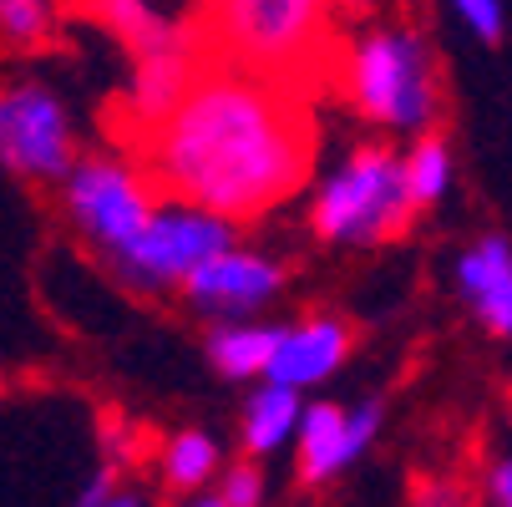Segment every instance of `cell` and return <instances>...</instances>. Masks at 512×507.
<instances>
[{
	"instance_id": "19",
	"label": "cell",
	"mask_w": 512,
	"mask_h": 507,
	"mask_svg": "<svg viewBox=\"0 0 512 507\" xmlns=\"http://www.w3.org/2000/svg\"><path fill=\"white\" fill-rule=\"evenodd\" d=\"M452 11L477 41H502V0H452Z\"/></svg>"
},
{
	"instance_id": "6",
	"label": "cell",
	"mask_w": 512,
	"mask_h": 507,
	"mask_svg": "<svg viewBox=\"0 0 512 507\" xmlns=\"http://www.w3.org/2000/svg\"><path fill=\"white\" fill-rule=\"evenodd\" d=\"M61 208H66V224L77 229L92 249H102L112 259L153 224L158 198H153L148 173H137L122 158L92 153V158H77V168L66 173Z\"/></svg>"
},
{
	"instance_id": "8",
	"label": "cell",
	"mask_w": 512,
	"mask_h": 507,
	"mask_svg": "<svg viewBox=\"0 0 512 507\" xmlns=\"http://www.w3.org/2000/svg\"><path fill=\"white\" fill-rule=\"evenodd\" d=\"M87 11L137 61H193L208 0H87Z\"/></svg>"
},
{
	"instance_id": "10",
	"label": "cell",
	"mask_w": 512,
	"mask_h": 507,
	"mask_svg": "<svg viewBox=\"0 0 512 507\" xmlns=\"http://www.w3.org/2000/svg\"><path fill=\"white\" fill-rule=\"evenodd\" d=\"M376 426H381L376 401H360V406L315 401V406H305V421H300V482L305 487L335 482L350 462L365 457V447L376 442Z\"/></svg>"
},
{
	"instance_id": "13",
	"label": "cell",
	"mask_w": 512,
	"mask_h": 507,
	"mask_svg": "<svg viewBox=\"0 0 512 507\" xmlns=\"http://www.w3.org/2000/svg\"><path fill=\"white\" fill-rule=\"evenodd\" d=\"M300 421H305L300 391L264 381V386H259V391H249V401H244V416H239V442H244V452H249V457H269V452H279L289 437H295Z\"/></svg>"
},
{
	"instance_id": "16",
	"label": "cell",
	"mask_w": 512,
	"mask_h": 507,
	"mask_svg": "<svg viewBox=\"0 0 512 507\" xmlns=\"http://www.w3.org/2000/svg\"><path fill=\"white\" fill-rule=\"evenodd\" d=\"M401 163H406V193L416 208L442 203V193L452 188V153L442 137H416V148Z\"/></svg>"
},
{
	"instance_id": "17",
	"label": "cell",
	"mask_w": 512,
	"mask_h": 507,
	"mask_svg": "<svg viewBox=\"0 0 512 507\" xmlns=\"http://www.w3.org/2000/svg\"><path fill=\"white\" fill-rule=\"evenodd\" d=\"M56 36L51 0H0V41L16 51H36Z\"/></svg>"
},
{
	"instance_id": "23",
	"label": "cell",
	"mask_w": 512,
	"mask_h": 507,
	"mask_svg": "<svg viewBox=\"0 0 512 507\" xmlns=\"http://www.w3.org/2000/svg\"><path fill=\"white\" fill-rule=\"evenodd\" d=\"M107 507H148V497H142V492H112Z\"/></svg>"
},
{
	"instance_id": "20",
	"label": "cell",
	"mask_w": 512,
	"mask_h": 507,
	"mask_svg": "<svg viewBox=\"0 0 512 507\" xmlns=\"http://www.w3.org/2000/svg\"><path fill=\"white\" fill-rule=\"evenodd\" d=\"M416 507H472V497L457 482H421L416 487Z\"/></svg>"
},
{
	"instance_id": "18",
	"label": "cell",
	"mask_w": 512,
	"mask_h": 507,
	"mask_svg": "<svg viewBox=\"0 0 512 507\" xmlns=\"http://www.w3.org/2000/svg\"><path fill=\"white\" fill-rule=\"evenodd\" d=\"M218 497H224V507H259L264 502V472L254 462L224 467V477H218Z\"/></svg>"
},
{
	"instance_id": "14",
	"label": "cell",
	"mask_w": 512,
	"mask_h": 507,
	"mask_svg": "<svg viewBox=\"0 0 512 507\" xmlns=\"http://www.w3.org/2000/svg\"><path fill=\"white\" fill-rule=\"evenodd\" d=\"M274 345H279V330H274V325H259V320L213 325V335H208V360H213L218 376L254 381V376H269Z\"/></svg>"
},
{
	"instance_id": "21",
	"label": "cell",
	"mask_w": 512,
	"mask_h": 507,
	"mask_svg": "<svg viewBox=\"0 0 512 507\" xmlns=\"http://www.w3.org/2000/svg\"><path fill=\"white\" fill-rule=\"evenodd\" d=\"M487 492H492V507H512V457H502L487 472Z\"/></svg>"
},
{
	"instance_id": "4",
	"label": "cell",
	"mask_w": 512,
	"mask_h": 507,
	"mask_svg": "<svg viewBox=\"0 0 512 507\" xmlns=\"http://www.w3.org/2000/svg\"><path fill=\"white\" fill-rule=\"evenodd\" d=\"M411 193H406V163L391 148H355L315 193L310 229L325 244H355L371 249L396 239L411 224Z\"/></svg>"
},
{
	"instance_id": "22",
	"label": "cell",
	"mask_w": 512,
	"mask_h": 507,
	"mask_svg": "<svg viewBox=\"0 0 512 507\" xmlns=\"http://www.w3.org/2000/svg\"><path fill=\"white\" fill-rule=\"evenodd\" d=\"M112 492H117V487H112V472H97V477L87 482V492L77 497V507H107Z\"/></svg>"
},
{
	"instance_id": "11",
	"label": "cell",
	"mask_w": 512,
	"mask_h": 507,
	"mask_svg": "<svg viewBox=\"0 0 512 507\" xmlns=\"http://www.w3.org/2000/svg\"><path fill=\"white\" fill-rule=\"evenodd\" d=\"M350 345H355L350 320H340V315H310L300 325L279 330V345H274V360H269V376L264 381L289 386V391H310V386L330 381L345 366Z\"/></svg>"
},
{
	"instance_id": "5",
	"label": "cell",
	"mask_w": 512,
	"mask_h": 507,
	"mask_svg": "<svg viewBox=\"0 0 512 507\" xmlns=\"http://www.w3.org/2000/svg\"><path fill=\"white\" fill-rule=\"evenodd\" d=\"M234 249V224L218 219L208 208L163 198L153 224L142 229L122 254H112V269L122 284L142 289V295H158V289H183L208 259Z\"/></svg>"
},
{
	"instance_id": "15",
	"label": "cell",
	"mask_w": 512,
	"mask_h": 507,
	"mask_svg": "<svg viewBox=\"0 0 512 507\" xmlns=\"http://www.w3.org/2000/svg\"><path fill=\"white\" fill-rule=\"evenodd\" d=\"M158 472H163V482L173 492H193V487L213 482V472H218V442L208 437V431H178V437L163 447Z\"/></svg>"
},
{
	"instance_id": "9",
	"label": "cell",
	"mask_w": 512,
	"mask_h": 507,
	"mask_svg": "<svg viewBox=\"0 0 512 507\" xmlns=\"http://www.w3.org/2000/svg\"><path fill=\"white\" fill-rule=\"evenodd\" d=\"M284 289V269L269 259V254H254V249H229L208 259L188 284H183V300L208 315L213 325H239V320H254L259 310H269Z\"/></svg>"
},
{
	"instance_id": "1",
	"label": "cell",
	"mask_w": 512,
	"mask_h": 507,
	"mask_svg": "<svg viewBox=\"0 0 512 507\" xmlns=\"http://www.w3.org/2000/svg\"><path fill=\"white\" fill-rule=\"evenodd\" d=\"M142 148L168 198L244 224L305 188L315 132L289 87L244 66H208L173 117L142 137Z\"/></svg>"
},
{
	"instance_id": "2",
	"label": "cell",
	"mask_w": 512,
	"mask_h": 507,
	"mask_svg": "<svg viewBox=\"0 0 512 507\" xmlns=\"http://www.w3.org/2000/svg\"><path fill=\"white\" fill-rule=\"evenodd\" d=\"M330 6L335 0H208V31L229 66L295 87L330 56Z\"/></svg>"
},
{
	"instance_id": "24",
	"label": "cell",
	"mask_w": 512,
	"mask_h": 507,
	"mask_svg": "<svg viewBox=\"0 0 512 507\" xmlns=\"http://www.w3.org/2000/svg\"><path fill=\"white\" fill-rule=\"evenodd\" d=\"M335 6H345V11H371V0H335Z\"/></svg>"
},
{
	"instance_id": "25",
	"label": "cell",
	"mask_w": 512,
	"mask_h": 507,
	"mask_svg": "<svg viewBox=\"0 0 512 507\" xmlns=\"http://www.w3.org/2000/svg\"><path fill=\"white\" fill-rule=\"evenodd\" d=\"M188 507H224V497L213 492V497H198V502H188Z\"/></svg>"
},
{
	"instance_id": "12",
	"label": "cell",
	"mask_w": 512,
	"mask_h": 507,
	"mask_svg": "<svg viewBox=\"0 0 512 507\" xmlns=\"http://www.w3.org/2000/svg\"><path fill=\"white\" fill-rule=\"evenodd\" d=\"M457 284H462L467 305L477 310V320L492 335L512 340V244L502 234L477 239L457 259Z\"/></svg>"
},
{
	"instance_id": "7",
	"label": "cell",
	"mask_w": 512,
	"mask_h": 507,
	"mask_svg": "<svg viewBox=\"0 0 512 507\" xmlns=\"http://www.w3.org/2000/svg\"><path fill=\"white\" fill-rule=\"evenodd\" d=\"M0 168L31 183H66L77 168V137L61 97L41 82L0 87Z\"/></svg>"
},
{
	"instance_id": "3",
	"label": "cell",
	"mask_w": 512,
	"mask_h": 507,
	"mask_svg": "<svg viewBox=\"0 0 512 507\" xmlns=\"http://www.w3.org/2000/svg\"><path fill=\"white\" fill-rule=\"evenodd\" d=\"M340 87L360 117L391 132H426L436 117V71L431 51L406 26H371L345 51Z\"/></svg>"
}]
</instances>
